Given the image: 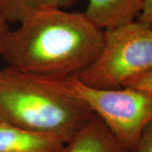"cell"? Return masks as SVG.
<instances>
[{
    "mask_svg": "<svg viewBox=\"0 0 152 152\" xmlns=\"http://www.w3.org/2000/svg\"><path fill=\"white\" fill-rule=\"evenodd\" d=\"M103 42L104 31L84 13L49 10L11 30L1 57L6 67L18 72L66 80L92 64Z\"/></svg>",
    "mask_w": 152,
    "mask_h": 152,
    "instance_id": "6da1fadb",
    "label": "cell"
},
{
    "mask_svg": "<svg viewBox=\"0 0 152 152\" xmlns=\"http://www.w3.org/2000/svg\"><path fill=\"white\" fill-rule=\"evenodd\" d=\"M94 114L66 80L0 69V117L4 122L54 136L64 144Z\"/></svg>",
    "mask_w": 152,
    "mask_h": 152,
    "instance_id": "7a4b0ae2",
    "label": "cell"
},
{
    "mask_svg": "<svg viewBox=\"0 0 152 152\" xmlns=\"http://www.w3.org/2000/svg\"><path fill=\"white\" fill-rule=\"evenodd\" d=\"M152 69V28L136 20L104 31L98 56L76 77L88 86L117 89Z\"/></svg>",
    "mask_w": 152,
    "mask_h": 152,
    "instance_id": "3957f363",
    "label": "cell"
},
{
    "mask_svg": "<svg viewBox=\"0 0 152 152\" xmlns=\"http://www.w3.org/2000/svg\"><path fill=\"white\" fill-rule=\"evenodd\" d=\"M67 84L128 151H135L145 127L152 121L151 91L134 87L94 88L75 76L68 78Z\"/></svg>",
    "mask_w": 152,
    "mask_h": 152,
    "instance_id": "277c9868",
    "label": "cell"
},
{
    "mask_svg": "<svg viewBox=\"0 0 152 152\" xmlns=\"http://www.w3.org/2000/svg\"><path fill=\"white\" fill-rule=\"evenodd\" d=\"M144 0H88L86 16L99 29L107 31L138 19Z\"/></svg>",
    "mask_w": 152,
    "mask_h": 152,
    "instance_id": "5b68a950",
    "label": "cell"
},
{
    "mask_svg": "<svg viewBox=\"0 0 152 152\" xmlns=\"http://www.w3.org/2000/svg\"><path fill=\"white\" fill-rule=\"evenodd\" d=\"M65 145L54 136L0 122V152H64Z\"/></svg>",
    "mask_w": 152,
    "mask_h": 152,
    "instance_id": "8992f818",
    "label": "cell"
},
{
    "mask_svg": "<svg viewBox=\"0 0 152 152\" xmlns=\"http://www.w3.org/2000/svg\"><path fill=\"white\" fill-rule=\"evenodd\" d=\"M64 152H129L96 115L65 145Z\"/></svg>",
    "mask_w": 152,
    "mask_h": 152,
    "instance_id": "52a82bcc",
    "label": "cell"
},
{
    "mask_svg": "<svg viewBox=\"0 0 152 152\" xmlns=\"http://www.w3.org/2000/svg\"><path fill=\"white\" fill-rule=\"evenodd\" d=\"M77 0H2L1 15L9 24H20L33 15L49 10H64Z\"/></svg>",
    "mask_w": 152,
    "mask_h": 152,
    "instance_id": "ba28073f",
    "label": "cell"
},
{
    "mask_svg": "<svg viewBox=\"0 0 152 152\" xmlns=\"http://www.w3.org/2000/svg\"><path fill=\"white\" fill-rule=\"evenodd\" d=\"M123 87H134L152 91V69L127 81Z\"/></svg>",
    "mask_w": 152,
    "mask_h": 152,
    "instance_id": "9c48e42d",
    "label": "cell"
},
{
    "mask_svg": "<svg viewBox=\"0 0 152 152\" xmlns=\"http://www.w3.org/2000/svg\"><path fill=\"white\" fill-rule=\"evenodd\" d=\"M134 152H152V121L145 127Z\"/></svg>",
    "mask_w": 152,
    "mask_h": 152,
    "instance_id": "30bf717a",
    "label": "cell"
},
{
    "mask_svg": "<svg viewBox=\"0 0 152 152\" xmlns=\"http://www.w3.org/2000/svg\"><path fill=\"white\" fill-rule=\"evenodd\" d=\"M137 20L152 28V0H144L141 12Z\"/></svg>",
    "mask_w": 152,
    "mask_h": 152,
    "instance_id": "8fae6325",
    "label": "cell"
},
{
    "mask_svg": "<svg viewBox=\"0 0 152 152\" xmlns=\"http://www.w3.org/2000/svg\"><path fill=\"white\" fill-rule=\"evenodd\" d=\"M10 31L11 29L9 23L6 21L4 17L0 15V56H2L4 51Z\"/></svg>",
    "mask_w": 152,
    "mask_h": 152,
    "instance_id": "7c38bea8",
    "label": "cell"
},
{
    "mask_svg": "<svg viewBox=\"0 0 152 152\" xmlns=\"http://www.w3.org/2000/svg\"><path fill=\"white\" fill-rule=\"evenodd\" d=\"M1 1H2V0H0V15H1Z\"/></svg>",
    "mask_w": 152,
    "mask_h": 152,
    "instance_id": "4fadbf2b",
    "label": "cell"
},
{
    "mask_svg": "<svg viewBox=\"0 0 152 152\" xmlns=\"http://www.w3.org/2000/svg\"><path fill=\"white\" fill-rule=\"evenodd\" d=\"M0 122H4V121L2 120V118H1V117H0Z\"/></svg>",
    "mask_w": 152,
    "mask_h": 152,
    "instance_id": "5bb4252c",
    "label": "cell"
}]
</instances>
